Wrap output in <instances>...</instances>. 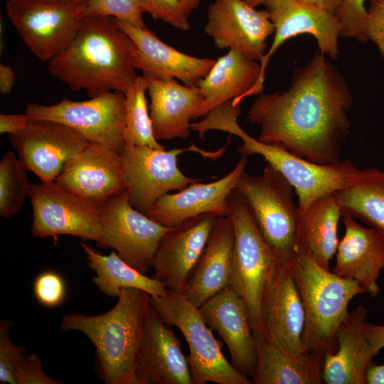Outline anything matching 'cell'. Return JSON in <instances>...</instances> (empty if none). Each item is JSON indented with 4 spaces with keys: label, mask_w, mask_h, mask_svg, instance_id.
I'll use <instances>...</instances> for the list:
<instances>
[{
    "label": "cell",
    "mask_w": 384,
    "mask_h": 384,
    "mask_svg": "<svg viewBox=\"0 0 384 384\" xmlns=\"http://www.w3.org/2000/svg\"><path fill=\"white\" fill-rule=\"evenodd\" d=\"M260 73V63L238 50H229L215 60L198 85L203 102L196 119L229 100H233L234 105H240L245 97L252 95Z\"/></svg>",
    "instance_id": "83f0119b"
},
{
    "label": "cell",
    "mask_w": 384,
    "mask_h": 384,
    "mask_svg": "<svg viewBox=\"0 0 384 384\" xmlns=\"http://www.w3.org/2000/svg\"><path fill=\"white\" fill-rule=\"evenodd\" d=\"M31 120L25 112L20 114H1L0 133L14 134L22 131Z\"/></svg>",
    "instance_id": "b9f144b4"
},
{
    "label": "cell",
    "mask_w": 384,
    "mask_h": 384,
    "mask_svg": "<svg viewBox=\"0 0 384 384\" xmlns=\"http://www.w3.org/2000/svg\"><path fill=\"white\" fill-rule=\"evenodd\" d=\"M289 265L304 309V353L324 359L337 348L336 333L350 302L365 292L356 282L321 267L299 246Z\"/></svg>",
    "instance_id": "277c9868"
},
{
    "label": "cell",
    "mask_w": 384,
    "mask_h": 384,
    "mask_svg": "<svg viewBox=\"0 0 384 384\" xmlns=\"http://www.w3.org/2000/svg\"><path fill=\"white\" fill-rule=\"evenodd\" d=\"M137 47L110 16H85L70 45L48 61V71L70 90L93 97L125 92L137 77Z\"/></svg>",
    "instance_id": "7a4b0ae2"
},
{
    "label": "cell",
    "mask_w": 384,
    "mask_h": 384,
    "mask_svg": "<svg viewBox=\"0 0 384 384\" xmlns=\"http://www.w3.org/2000/svg\"><path fill=\"white\" fill-rule=\"evenodd\" d=\"M27 169L13 151H6L0 161V215L10 218L21 208L31 184Z\"/></svg>",
    "instance_id": "836d02e7"
},
{
    "label": "cell",
    "mask_w": 384,
    "mask_h": 384,
    "mask_svg": "<svg viewBox=\"0 0 384 384\" xmlns=\"http://www.w3.org/2000/svg\"><path fill=\"white\" fill-rule=\"evenodd\" d=\"M138 0H87L85 16H110L146 28Z\"/></svg>",
    "instance_id": "e575fe53"
},
{
    "label": "cell",
    "mask_w": 384,
    "mask_h": 384,
    "mask_svg": "<svg viewBox=\"0 0 384 384\" xmlns=\"http://www.w3.org/2000/svg\"><path fill=\"white\" fill-rule=\"evenodd\" d=\"M366 379L368 384H384V364L372 362L366 370Z\"/></svg>",
    "instance_id": "f6af8a7d"
},
{
    "label": "cell",
    "mask_w": 384,
    "mask_h": 384,
    "mask_svg": "<svg viewBox=\"0 0 384 384\" xmlns=\"http://www.w3.org/2000/svg\"><path fill=\"white\" fill-rule=\"evenodd\" d=\"M335 196L341 215L360 219L384 239V171L371 169L366 178Z\"/></svg>",
    "instance_id": "1f68e13d"
},
{
    "label": "cell",
    "mask_w": 384,
    "mask_h": 384,
    "mask_svg": "<svg viewBox=\"0 0 384 384\" xmlns=\"http://www.w3.org/2000/svg\"><path fill=\"white\" fill-rule=\"evenodd\" d=\"M247 4L253 8H257L258 6L264 4L267 0H244Z\"/></svg>",
    "instance_id": "681fc988"
},
{
    "label": "cell",
    "mask_w": 384,
    "mask_h": 384,
    "mask_svg": "<svg viewBox=\"0 0 384 384\" xmlns=\"http://www.w3.org/2000/svg\"><path fill=\"white\" fill-rule=\"evenodd\" d=\"M147 87L146 77L138 75L124 94V146H148L164 149L154 134L145 95Z\"/></svg>",
    "instance_id": "d6a6232c"
},
{
    "label": "cell",
    "mask_w": 384,
    "mask_h": 384,
    "mask_svg": "<svg viewBox=\"0 0 384 384\" xmlns=\"http://www.w3.org/2000/svg\"><path fill=\"white\" fill-rule=\"evenodd\" d=\"M352 102L344 78L318 51L306 65L296 68L287 90L260 94L247 119L260 126L259 141L281 145L314 163L331 164L341 161L350 134Z\"/></svg>",
    "instance_id": "6da1fadb"
},
{
    "label": "cell",
    "mask_w": 384,
    "mask_h": 384,
    "mask_svg": "<svg viewBox=\"0 0 384 384\" xmlns=\"http://www.w3.org/2000/svg\"><path fill=\"white\" fill-rule=\"evenodd\" d=\"M36 300L47 307H57L63 304L66 296V285L60 274L54 271L39 274L33 283Z\"/></svg>",
    "instance_id": "8d00e7d4"
},
{
    "label": "cell",
    "mask_w": 384,
    "mask_h": 384,
    "mask_svg": "<svg viewBox=\"0 0 384 384\" xmlns=\"http://www.w3.org/2000/svg\"><path fill=\"white\" fill-rule=\"evenodd\" d=\"M138 50L137 70L154 78H173L189 86H198L215 59L198 58L182 53L161 41L151 31L118 21Z\"/></svg>",
    "instance_id": "cb8c5ba5"
},
{
    "label": "cell",
    "mask_w": 384,
    "mask_h": 384,
    "mask_svg": "<svg viewBox=\"0 0 384 384\" xmlns=\"http://www.w3.org/2000/svg\"><path fill=\"white\" fill-rule=\"evenodd\" d=\"M364 331L375 355H377L381 349L384 348V325L366 321Z\"/></svg>",
    "instance_id": "7bdbcfd3"
},
{
    "label": "cell",
    "mask_w": 384,
    "mask_h": 384,
    "mask_svg": "<svg viewBox=\"0 0 384 384\" xmlns=\"http://www.w3.org/2000/svg\"><path fill=\"white\" fill-rule=\"evenodd\" d=\"M247 161V158L242 156L229 174L217 181L208 183L194 182L181 191L162 196L146 215L168 228L206 213L228 216V196L236 188Z\"/></svg>",
    "instance_id": "7402d4cb"
},
{
    "label": "cell",
    "mask_w": 384,
    "mask_h": 384,
    "mask_svg": "<svg viewBox=\"0 0 384 384\" xmlns=\"http://www.w3.org/2000/svg\"><path fill=\"white\" fill-rule=\"evenodd\" d=\"M341 217V208L335 193L318 198L299 216L298 246L326 270L330 268L339 242L338 225Z\"/></svg>",
    "instance_id": "f1b7e54d"
},
{
    "label": "cell",
    "mask_w": 384,
    "mask_h": 384,
    "mask_svg": "<svg viewBox=\"0 0 384 384\" xmlns=\"http://www.w3.org/2000/svg\"><path fill=\"white\" fill-rule=\"evenodd\" d=\"M261 317L265 338L282 351L304 353L303 303L289 262H279L272 272L262 297Z\"/></svg>",
    "instance_id": "2e32d148"
},
{
    "label": "cell",
    "mask_w": 384,
    "mask_h": 384,
    "mask_svg": "<svg viewBox=\"0 0 384 384\" xmlns=\"http://www.w3.org/2000/svg\"><path fill=\"white\" fill-rule=\"evenodd\" d=\"M263 5L274 26V38L260 60V78L252 95L262 93L270 58L288 39L309 33L316 39L320 52L332 59L339 54L338 38L341 25L336 16L302 0H267Z\"/></svg>",
    "instance_id": "9a60e30c"
},
{
    "label": "cell",
    "mask_w": 384,
    "mask_h": 384,
    "mask_svg": "<svg viewBox=\"0 0 384 384\" xmlns=\"http://www.w3.org/2000/svg\"><path fill=\"white\" fill-rule=\"evenodd\" d=\"M13 376L15 384H60L43 369V361L36 353H23L16 363Z\"/></svg>",
    "instance_id": "ab89813d"
},
{
    "label": "cell",
    "mask_w": 384,
    "mask_h": 384,
    "mask_svg": "<svg viewBox=\"0 0 384 384\" xmlns=\"http://www.w3.org/2000/svg\"><path fill=\"white\" fill-rule=\"evenodd\" d=\"M85 253L87 265L95 272L92 281L104 294L118 297L122 289H138L151 297L164 295L168 288L154 277H149L125 262L113 250L109 255H102L88 245L80 242Z\"/></svg>",
    "instance_id": "4dcf8cb0"
},
{
    "label": "cell",
    "mask_w": 384,
    "mask_h": 384,
    "mask_svg": "<svg viewBox=\"0 0 384 384\" xmlns=\"http://www.w3.org/2000/svg\"><path fill=\"white\" fill-rule=\"evenodd\" d=\"M220 129L242 139L243 144L238 151L242 157L260 154L284 176L297 195L299 215L318 198L362 180L371 170L358 169L350 160L321 164L297 156L281 145L264 143L252 137L240 127L238 117L233 114L222 119Z\"/></svg>",
    "instance_id": "5b68a950"
},
{
    "label": "cell",
    "mask_w": 384,
    "mask_h": 384,
    "mask_svg": "<svg viewBox=\"0 0 384 384\" xmlns=\"http://www.w3.org/2000/svg\"><path fill=\"white\" fill-rule=\"evenodd\" d=\"M16 82L15 72L9 65H0V92L3 95L11 92Z\"/></svg>",
    "instance_id": "ee69618b"
},
{
    "label": "cell",
    "mask_w": 384,
    "mask_h": 384,
    "mask_svg": "<svg viewBox=\"0 0 384 384\" xmlns=\"http://www.w3.org/2000/svg\"><path fill=\"white\" fill-rule=\"evenodd\" d=\"M255 337L257 366L255 384H321L323 359L311 353H286L265 337Z\"/></svg>",
    "instance_id": "f546056e"
},
{
    "label": "cell",
    "mask_w": 384,
    "mask_h": 384,
    "mask_svg": "<svg viewBox=\"0 0 384 384\" xmlns=\"http://www.w3.org/2000/svg\"><path fill=\"white\" fill-rule=\"evenodd\" d=\"M255 9L244 0H215L208 7L205 33L218 49L238 50L260 61L274 28L267 11Z\"/></svg>",
    "instance_id": "e0dca14e"
},
{
    "label": "cell",
    "mask_w": 384,
    "mask_h": 384,
    "mask_svg": "<svg viewBox=\"0 0 384 384\" xmlns=\"http://www.w3.org/2000/svg\"><path fill=\"white\" fill-rule=\"evenodd\" d=\"M198 308L206 324L225 343L232 365L252 380L257 366L256 340L245 302L228 285Z\"/></svg>",
    "instance_id": "ffe728a7"
},
{
    "label": "cell",
    "mask_w": 384,
    "mask_h": 384,
    "mask_svg": "<svg viewBox=\"0 0 384 384\" xmlns=\"http://www.w3.org/2000/svg\"><path fill=\"white\" fill-rule=\"evenodd\" d=\"M368 9L367 37L384 58V0H370Z\"/></svg>",
    "instance_id": "60d3db41"
},
{
    "label": "cell",
    "mask_w": 384,
    "mask_h": 384,
    "mask_svg": "<svg viewBox=\"0 0 384 384\" xmlns=\"http://www.w3.org/2000/svg\"><path fill=\"white\" fill-rule=\"evenodd\" d=\"M142 11L172 26L187 31L190 24L180 0H138Z\"/></svg>",
    "instance_id": "74e56055"
},
{
    "label": "cell",
    "mask_w": 384,
    "mask_h": 384,
    "mask_svg": "<svg viewBox=\"0 0 384 384\" xmlns=\"http://www.w3.org/2000/svg\"><path fill=\"white\" fill-rule=\"evenodd\" d=\"M31 233L40 238L68 235L84 240H100L99 206L53 183L31 186Z\"/></svg>",
    "instance_id": "4fadbf2b"
},
{
    "label": "cell",
    "mask_w": 384,
    "mask_h": 384,
    "mask_svg": "<svg viewBox=\"0 0 384 384\" xmlns=\"http://www.w3.org/2000/svg\"><path fill=\"white\" fill-rule=\"evenodd\" d=\"M150 304L166 324L181 332L187 342L186 359L193 384L253 383L225 358L199 308L183 294L168 289L163 296L150 297Z\"/></svg>",
    "instance_id": "52a82bcc"
},
{
    "label": "cell",
    "mask_w": 384,
    "mask_h": 384,
    "mask_svg": "<svg viewBox=\"0 0 384 384\" xmlns=\"http://www.w3.org/2000/svg\"><path fill=\"white\" fill-rule=\"evenodd\" d=\"M124 100L123 92L111 91L84 101L63 99L50 105L28 103L26 113L31 119L65 124L90 142L104 145L120 155L124 148Z\"/></svg>",
    "instance_id": "30bf717a"
},
{
    "label": "cell",
    "mask_w": 384,
    "mask_h": 384,
    "mask_svg": "<svg viewBox=\"0 0 384 384\" xmlns=\"http://www.w3.org/2000/svg\"><path fill=\"white\" fill-rule=\"evenodd\" d=\"M234 239L230 217H217L182 293L197 307L230 285Z\"/></svg>",
    "instance_id": "4316f807"
},
{
    "label": "cell",
    "mask_w": 384,
    "mask_h": 384,
    "mask_svg": "<svg viewBox=\"0 0 384 384\" xmlns=\"http://www.w3.org/2000/svg\"><path fill=\"white\" fill-rule=\"evenodd\" d=\"M144 76L148 82L149 114L156 139L170 141L188 138L191 130L190 120L196 119L203 102L198 87L181 85L173 78Z\"/></svg>",
    "instance_id": "d4e9b609"
},
{
    "label": "cell",
    "mask_w": 384,
    "mask_h": 384,
    "mask_svg": "<svg viewBox=\"0 0 384 384\" xmlns=\"http://www.w3.org/2000/svg\"><path fill=\"white\" fill-rule=\"evenodd\" d=\"M182 7L188 17L191 12L198 8L201 0H180Z\"/></svg>",
    "instance_id": "c3c4849f"
},
{
    "label": "cell",
    "mask_w": 384,
    "mask_h": 384,
    "mask_svg": "<svg viewBox=\"0 0 384 384\" xmlns=\"http://www.w3.org/2000/svg\"><path fill=\"white\" fill-rule=\"evenodd\" d=\"M367 315L368 309L359 305L339 326L337 348L323 359L324 383L367 384L366 370L375 356L364 331Z\"/></svg>",
    "instance_id": "484cf974"
},
{
    "label": "cell",
    "mask_w": 384,
    "mask_h": 384,
    "mask_svg": "<svg viewBox=\"0 0 384 384\" xmlns=\"http://www.w3.org/2000/svg\"><path fill=\"white\" fill-rule=\"evenodd\" d=\"M8 139L27 170L46 183L55 182L68 161L90 142L73 128L45 119H31Z\"/></svg>",
    "instance_id": "5bb4252c"
},
{
    "label": "cell",
    "mask_w": 384,
    "mask_h": 384,
    "mask_svg": "<svg viewBox=\"0 0 384 384\" xmlns=\"http://www.w3.org/2000/svg\"><path fill=\"white\" fill-rule=\"evenodd\" d=\"M256 219L262 235L280 262H290L298 247V207L294 188L284 176L267 164L260 175L244 171L237 183Z\"/></svg>",
    "instance_id": "ba28073f"
},
{
    "label": "cell",
    "mask_w": 384,
    "mask_h": 384,
    "mask_svg": "<svg viewBox=\"0 0 384 384\" xmlns=\"http://www.w3.org/2000/svg\"><path fill=\"white\" fill-rule=\"evenodd\" d=\"M228 201L235 235L230 285L247 306L255 336L265 337L261 317L262 297L280 260L262 235L242 193L233 189Z\"/></svg>",
    "instance_id": "8992f818"
},
{
    "label": "cell",
    "mask_w": 384,
    "mask_h": 384,
    "mask_svg": "<svg viewBox=\"0 0 384 384\" xmlns=\"http://www.w3.org/2000/svg\"><path fill=\"white\" fill-rule=\"evenodd\" d=\"M134 384H193L186 356L172 326L149 305Z\"/></svg>",
    "instance_id": "44dd1931"
},
{
    "label": "cell",
    "mask_w": 384,
    "mask_h": 384,
    "mask_svg": "<svg viewBox=\"0 0 384 384\" xmlns=\"http://www.w3.org/2000/svg\"><path fill=\"white\" fill-rule=\"evenodd\" d=\"M55 183L97 206L127 191L120 155L92 142L68 161Z\"/></svg>",
    "instance_id": "d6986e66"
},
{
    "label": "cell",
    "mask_w": 384,
    "mask_h": 384,
    "mask_svg": "<svg viewBox=\"0 0 384 384\" xmlns=\"http://www.w3.org/2000/svg\"><path fill=\"white\" fill-rule=\"evenodd\" d=\"M186 151L198 152L204 158L216 159L225 151L223 147L207 151L194 144L169 151L148 146H125L120 154L121 166L130 204L146 215L162 196L181 191L201 181L183 174L177 165L178 156Z\"/></svg>",
    "instance_id": "9c48e42d"
},
{
    "label": "cell",
    "mask_w": 384,
    "mask_h": 384,
    "mask_svg": "<svg viewBox=\"0 0 384 384\" xmlns=\"http://www.w3.org/2000/svg\"><path fill=\"white\" fill-rule=\"evenodd\" d=\"M210 213L188 218L161 237L153 262V277L168 289L183 293L215 223Z\"/></svg>",
    "instance_id": "ac0fdd59"
},
{
    "label": "cell",
    "mask_w": 384,
    "mask_h": 384,
    "mask_svg": "<svg viewBox=\"0 0 384 384\" xmlns=\"http://www.w3.org/2000/svg\"><path fill=\"white\" fill-rule=\"evenodd\" d=\"M43 3L64 4V5H76L85 6L87 0H32Z\"/></svg>",
    "instance_id": "7dc6e473"
},
{
    "label": "cell",
    "mask_w": 384,
    "mask_h": 384,
    "mask_svg": "<svg viewBox=\"0 0 384 384\" xmlns=\"http://www.w3.org/2000/svg\"><path fill=\"white\" fill-rule=\"evenodd\" d=\"M342 222L344 235L337 247L332 272L356 282L365 294L375 297L380 291L378 280L384 269V239L350 215H342Z\"/></svg>",
    "instance_id": "603a6c76"
},
{
    "label": "cell",
    "mask_w": 384,
    "mask_h": 384,
    "mask_svg": "<svg viewBox=\"0 0 384 384\" xmlns=\"http://www.w3.org/2000/svg\"><path fill=\"white\" fill-rule=\"evenodd\" d=\"M304 2L314 5L332 15L336 16L339 11L343 0H302Z\"/></svg>",
    "instance_id": "bcb514c9"
},
{
    "label": "cell",
    "mask_w": 384,
    "mask_h": 384,
    "mask_svg": "<svg viewBox=\"0 0 384 384\" xmlns=\"http://www.w3.org/2000/svg\"><path fill=\"white\" fill-rule=\"evenodd\" d=\"M12 321L1 319L0 322V383L15 384L13 370L24 353L10 337Z\"/></svg>",
    "instance_id": "f35d334b"
},
{
    "label": "cell",
    "mask_w": 384,
    "mask_h": 384,
    "mask_svg": "<svg viewBox=\"0 0 384 384\" xmlns=\"http://www.w3.org/2000/svg\"><path fill=\"white\" fill-rule=\"evenodd\" d=\"M370 0H343L337 17L341 25L340 36L366 43L368 9L365 6Z\"/></svg>",
    "instance_id": "d590c367"
},
{
    "label": "cell",
    "mask_w": 384,
    "mask_h": 384,
    "mask_svg": "<svg viewBox=\"0 0 384 384\" xmlns=\"http://www.w3.org/2000/svg\"><path fill=\"white\" fill-rule=\"evenodd\" d=\"M150 297L138 289H122L117 304L102 314L62 317V331H80L95 346V369L104 383L134 384Z\"/></svg>",
    "instance_id": "3957f363"
},
{
    "label": "cell",
    "mask_w": 384,
    "mask_h": 384,
    "mask_svg": "<svg viewBox=\"0 0 384 384\" xmlns=\"http://www.w3.org/2000/svg\"><path fill=\"white\" fill-rule=\"evenodd\" d=\"M6 11L28 48L48 62L70 45L85 17V6L32 0H8Z\"/></svg>",
    "instance_id": "8fae6325"
},
{
    "label": "cell",
    "mask_w": 384,
    "mask_h": 384,
    "mask_svg": "<svg viewBox=\"0 0 384 384\" xmlns=\"http://www.w3.org/2000/svg\"><path fill=\"white\" fill-rule=\"evenodd\" d=\"M101 238L99 245L111 247L128 265L143 274L153 267L161 237L170 228L135 209L127 191L99 206Z\"/></svg>",
    "instance_id": "7c38bea8"
}]
</instances>
